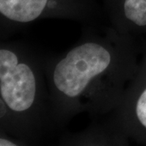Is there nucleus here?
<instances>
[{"mask_svg":"<svg viewBox=\"0 0 146 146\" xmlns=\"http://www.w3.org/2000/svg\"><path fill=\"white\" fill-rule=\"evenodd\" d=\"M0 145L1 146H15L25 145L24 143L16 138L6 134L4 132H0Z\"/></svg>","mask_w":146,"mask_h":146,"instance_id":"nucleus-7","label":"nucleus"},{"mask_svg":"<svg viewBox=\"0 0 146 146\" xmlns=\"http://www.w3.org/2000/svg\"><path fill=\"white\" fill-rule=\"evenodd\" d=\"M101 15L97 0H0L1 35L45 19L94 25Z\"/></svg>","mask_w":146,"mask_h":146,"instance_id":"nucleus-3","label":"nucleus"},{"mask_svg":"<svg viewBox=\"0 0 146 146\" xmlns=\"http://www.w3.org/2000/svg\"><path fill=\"white\" fill-rule=\"evenodd\" d=\"M95 25H85L80 39L65 53L46 55L55 131L80 113H112L140 68L143 46L136 36Z\"/></svg>","mask_w":146,"mask_h":146,"instance_id":"nucleus-1","label":"nucleus"},{"mask_svg":"<svg viewBox=\"0 0 146 146\" xmlns=\"http://www.w3.org/2000/svg\"><path fill=\"white\" fill-rule=\"evenodd\" d=\"M111 26L123 34H146V0H102Z\"/></svg>","mask_w":146,"mask_h":146,"instance_id":"nucleus-5","label":"nucleus"},{"mask_svg":"<svg viewBox=\"0 0 146 146\" xmlns=\"http://www.w3.org/2000/svg\"><path fill=\"white\" fill-rule=\"evenodd\" d=\"M107 119L115 130L129 140L146 145V45L141 64L118 107Z\"/></svg>","mask_w":146,"mask_h":146,"instance_id":"nucleus-4","label":"nucleus"},{"mask_svg":"<svg viewBox=\"0 0 146 146\" xmlns=\"http://www.w3.org/2000/svg\"><path fill=\"white\" fill-rule=\"evenodd\" d=\"M128 138L119 133L106 119L76 133H68L59 140L62 145H127Z\"/></svg>","mask_w":146,"mask_h":146,"instance_id":"nucleus-6","label":"nucleus"},{"mask_svg":"<svg viewBox=\"0 0 146 146\" xmlns=\"http://www.w3.org/2000/svg\"><path fill=\"white\" fill-rule=\"evenodd\" d=\"M45 60L24 43H0V132L25 145L55 131Z\"/></svg>","mask_w":146,"mask_h":146,"instance_id":"nucleus-2","label":"nucleus"}]
</instances>
